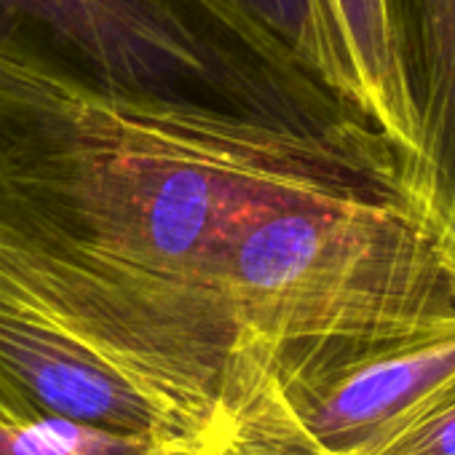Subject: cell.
I'll list each match as a JSON object with an SVG mask.
<instances>
[{
    "label": "cell",
    "mask_w": 455,
    "mask_h": 455,
    "mask_svg": "<svg viewBox=\"0 0 455 455\" xmlns=\"http://www.w3.org/2000/svg\"><path fill=\"white\" fill-rule=\"evenodd\" d=\"M314 6L332 62L335 94L396 150L407 190L418 134L394 65L383 0H314Z\"/></svg>",
    "instance_id": "cell-6"
},
{
    "label": "cell",
    "mask_w": 455,
    "mask_h": 455,
    "mask_svg": "<svg viewBox=\"0 0 455 455\" xmlns=\"http://www.w3.org/2000/svg\"><path fill=\"white\" fill-rule=\"evenodd\" d=\"M370 166L402 172L380 134L306 137L124 110L0 60V295L217 442L228 252L260 214Z\"/></svg>",
    "instance_id": "cell-1"
},
{
    "label": "cell",
    "mask_w": 455,
    "mask_h": 455,
    "mask_svg": "<svg viewBox=\"0 0 455 455\" xmlns=\"http://www.w3.org/2000/svg\"><path fill=\"white\" fill-rule=\"evenodd\" d=\"M0 60L124 110L306 137L378 134L212 0H0Z\"/></svg>",
    "instance_id": "cell-2"
},
{
    "label": "cell",
    "mask_w": 455,
    "mask_h": 455,
    "mask_svg": "<svg viewBox=\"0 0 455 455\" xmlns=\"http://www.w3.org/2000/svg\"><path fill=\"white\" fill-rule=\"evenodd\" d=\"M450 386L455 314L383 340L282 354L266 364L236 418L255 415L314 455H354Z\"/></svg>",
    "instance_id": "cell-3"
},
{
    "label": "cell",
    "mask_w": 455,
    "mask_h": 455,
    "mask_svg": "<svg viewBox=\"0 0 455 455\" xmlns=\"http://www.w3.org/2000/svg\"><path fill=\"white\" fill-rule=\"evenodd\" d=\"M383 14L418 134L407 196L455 274V0H383Z\"/></svg>",
    "instance_id": "cell-5"
},
{
    "label": "cell",
    "mask_w": 455,
    "mask_h": 455,
    "mask_svg": "<svg viewBox=\"0 0 455 455\" xmlns=\"http://www.w3.org/2000/svg\"><path fill=\"white\" fill-rule=\"evenodd\" d=\"M185 436L126 434L44 412L0 383V455H209Z\"/></svg>",
    "instance_id": "cell-7"
},
{
    "label": "cell",
    "mask_w": 455,
    "mask_h": 455,
    "mask_svg": "<svg viewBox=\"0 0 455 455\" xmlns=\"http://www.w3.org/2000/svg\"><path fill=\"white\" fill-rule=\"evenodd\" d=\"M354 455H455V386Z\"/></svg>",
    "instance_id": "cell-9"
},
{
    "label": "cell",
    "mask_w": 455,
    "mask_h": 455,
    "mask_svg": "<svg viewBox=\"0 0 455 455\" xmlns=\"http://www.w3.org/2000/svg\"><path fill=\"white\" fill-rule=\"evenodd\" d=\"M212 4L247 28L258 30L290 62H295L303 73L335 94L332 62L314 0H212Z\"/></svg>",
    "instance_id": "cell-8"
},
{
    "label": "cell",
    "mask_w": 455,
    "mask_h": 455,
    "mask_svg": "<svg viewBox=\"0 0 455 455\" xmlns=\"http://www.w3.org/2000/svg\"><path fill=\"white\" fill-rule=\"evenodd\" d=\"M0 383L33 407L78 423L198 439L113 362L6 295H0Z\"/></svg>",
    "instance_id": "cell-4"
},
{
    "label": "cell",
    "mask_w": 455,
    "mask_h": 455,
    "mask_svg": "<svg viewBox=\"0 0 455 455\" xmlns=\"http://www.w3.org/2000/svg\"><path fill=\"white\" fill-rule=\"evenodd\" d=\"M209 455H314V452L298 444L276 426L255 415H239L212 444Z\"/></svg>",
    "instance_id": "cell-10"
}]
</instances>
